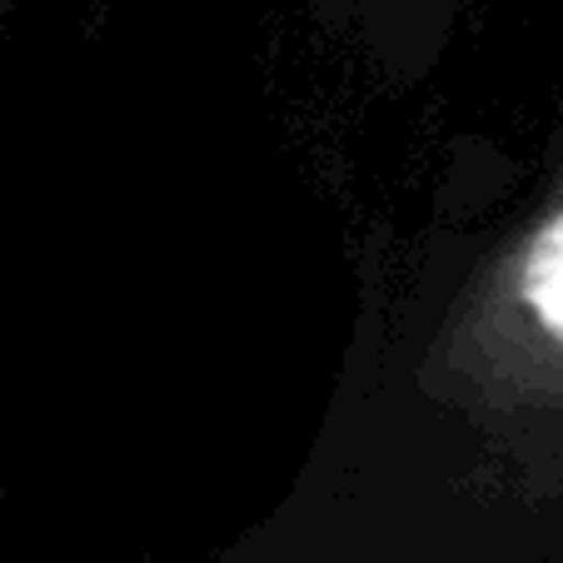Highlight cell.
<instances>
[{
    "label": "cell",
    "mask_w": 563,
    "mask_h": 563,
    "mask_svg": "<svg viewBox=\"0 0 563 563\" xmlns=\"http://www.w3.org/2000/svg\"><path fill=\"white\" fill-rule=\"evenodd\" d=\"M429 369L489 439L563 464V170L449 309Z\"/></svg>",
    "instance_id": "1"
}]
</instances>
